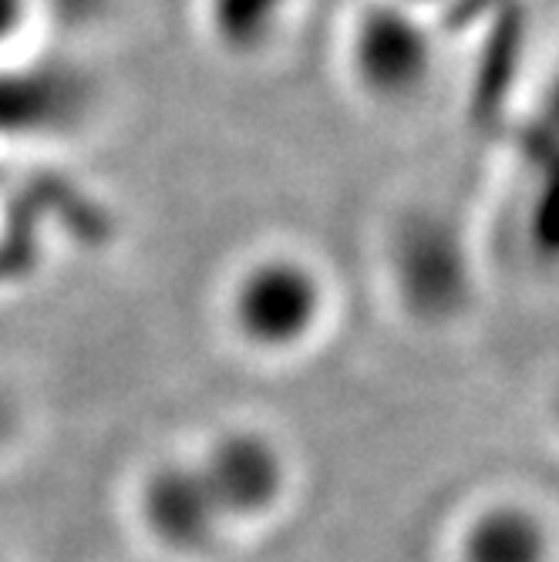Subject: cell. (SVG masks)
I'll list each match as a JSON object with an SVG mask.
<instances>
[{
  "label": "cell",
  "mask_w": 559,
  "mask_h": 562,
  "mask_svg": "<svg viewBox=\"0 0 559 562\" xmlns=\"http://www.w3.org/2000/svg\"><path fill=\"white\" fill-rule=\"evenodd\" d=\"M331 306L324 277L293 252L246 263L226 296V317L243 347L280 357L308 347Z\"/></svg>",
  "instance_id": "6da1fadb"
},
{
  "label": "cell",
  "mask_w": 559,
  "mask_h": 562,
  "mask_svg": "<svg viewBox=\"0 0 559 562\" xmlns=\"http://www.w3.org/2000/svg\"><path fill=\"white\" fill-rule=\"evenodd\" d=\"M138 519L148 539L176 559L210 555L230 532L195 458H166L138 482Z\"/></svg>",
  "instance_id": "7a4b0ae2"
},
{
  "label": "cell",
  "mask_w": 559,
  "mask_h": 562,
  "mask_svg": "<svg viewBox=\"0 0 559 562\" xmlns=\"http://www.w3.org/2000/svg\"><path fill=\"white\" fill-rule=\"evenodd\" d=\"M195 465L206 479L226 526L260 522L283 502L290 488V465L280 445L257 428L220 431Z\"/></svg>",
  "instance_id": "3957f363"
},
{
  "label": "cell",
  "mask_w": 559,
  "mask_h": 562,
  "mask_svg": "<svg viewBox=\"0 0 559 562\" xmlns=\"http://www.w3.org/2000/svg\"><path fill=\"white\" fill-rule=\"evenodd\" d=\"M455 562H552V532L533 505L492 502L462 526Z\"/></svg>",
  "instance_id": "277c9868"
},
{
  "label": "cell",
  "mask_w": 559,
  "mask_h": 562,
  "mask_svg": "<svg viewBox=\"0 0 559 562\" xmlns=\"http://www.w3.org/2000/svg\"><path fill=\"white\" fill-rule=\"evenodd\" d=\"M18 18V0H0V34H11Z\"/></svg>",
  "instance_id": "5b68a950"
},
{
  "label": "cell",
  "mask_w": 559,
  "mask_h": 562,
  "mask_svg": "<svg viewBox=\"0 0 559 562\" xmlns=\"http://www.w3.org/2000/svg\"><path fill=\"white\" fill-rule=\"evenodd\" d=\"M4 431H8V404L0 397V438H4Z\"/></svg>",
  "instance_id": "8992f818"
}]
</instances>
